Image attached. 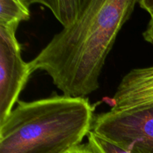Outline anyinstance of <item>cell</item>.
Returning <instances> with one entry per match:
<instances>
[{"label":"cell","mask_w":153,"mask_h":153,"mask_svg":"<svg viewBox=\"0 0 153 153\" xmlns=\"http://www.w3.org/2000/svg\"><path fill=\"white\" fill-rule=\"evenodd\" d=\"M136 0H89L74 22L55 34L31 61L32 73H47L63 95L85 98L100 88V76Z\"/></svg>","instance_id":"6da1fadb"},{"label":"cell","mask_w":153,"mask_h":153,"mask_svg":"<svg viewBox=\"0 0 153 153\" xmlns=\"http://www.w3.org/2000/svg\"><path fill=\"white\" fill-rule=\"evenodd\" d=\"M87 98L60 96L19 101L0 123V153H64L92 131Z\"/></svg>","instance_id":"7a4b0ae2"},{"label":"cell","mask_w":153,"mask_h":153,"mask_svg":"<svg viewBox=\"0 0 153 153\" xmlns=\"http://www.w3.org/2000/svg\"><path fill=\"white\" fill-rule=\"evenodd\" d=\"M92 131L131 153H153V105L99 114Z\"/></svg>","instance_id":"3957f363"},{"label":"cell","mask_w":153,"mask_h":153,"mask_svg":"<svg viewBox=\"0 0 153 153\" xmlns=\"http://www.w3.org/2000/svg\"><path fill=\"white\" fill-rule=\"evenodd\" d=\"M18 27L0 25V123L19 102L31 68L21 56V46L16 37Z\"/></svg>","instance_id":"277c9868"},{"label":"cell","mask_w":153,"mask_h":153,"mask_svg":"<svg viewBox=\"0 0 153 153\" xmlns=\"http://www.w3.org/2000/svg\"><path fill=\"white\" fill-rule=\"evenodd\" d=\"M153 105V66L133 69L122 79L111 99V111Z\"/></svg>","instance_id":"5b68a950"},{"label":"cell","mask_w":153,"mask_h":153,"mask_svg":"<svg viewBox=\"0 0 153 153\" xmlns=\"http://www.w3.org/2000/svg\"><path fill=\"white\" fill-rule=\"evenodd\" d=\"M29 2L39 3L50 9L55 18L65 28L76 20L88 5L89 0H34Z\"/></svg>","instance_id":"8992f818"},{"label":"cell","mask_w":153,"mask_h":153,"mask_svg":"<svg viewBox=\"0 0 153 153\" xmlns=\"http://www.w3.org/2000/svg\"><path fill=\"white\" fill-rule=\"evenodd\" d=\"M29 1L0 0V25L19 26L22 21L30 19Z\"/></svg>","instance_id":"52a82bcc"},{"label":"cell","mask_w":153,"mask_h":153,"mask_svg":"<svg viewBox=\"0 0 153 153\" xmlns=\"http://www.w3.org/2000/svg\"><path fill=\"white\" fill-rule=\"evenodd\" d=\"M87 146L94 153H131L93 131L88 135Z\"/></svg>","instance_id":"ba28073f"},{"label":"cell","mask_w":153,"mask_h":153,"mask_svg":"<svg viewBox=\"0 0 153 153\" xmlns=\"http://www.w3.org/2000/svg\"><path fill=\"white\" fill-rule=\"evenodd\" d=\"M143 38L148 43L153 45V19H151L146 31L143 33Z\"/></svg>","instance_id":"9c48e42d"},{"label":"cell","mask_w":153,"mask_h":153,"mask_svg":"<svg viewBox=\"0 0 153 153\" xmlns=\"http://www.w3.org/2000/svg\"><path fill=\"white\" fill-rule=\"evenodd\" d=\"M137 3L150 14L151 19H153V0H140L137 1Z\"/></svg>","instance_id":"30bf717a"},{"label":"cell","mask_w":153,"mask_h":153,"mask_svg":"<svg viewBox=\"0 0 153 153\" xmlns=\"http://www.w3.org/2000/svg\"><path fill=\"white\" fill-rule=\"evenodd\" d=\"M64 153H94L91 149L88 148V146H87V144H81L79 146H76V147H73L72 149H70V150L67 151Z\"/></svg>","instance_id":"8fae6325"}]
</instances>
